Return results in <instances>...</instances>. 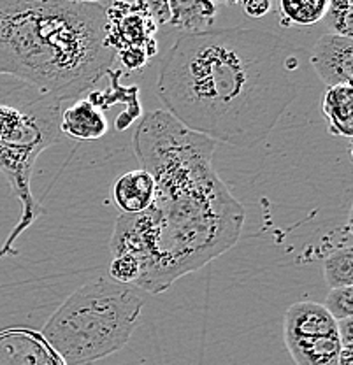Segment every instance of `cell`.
Wrapping results in <instances>:
<instances>
[{
    "label": "cell",
    "mask_w": 353,
    "mask_h": 365,
    "mask_svg": "<svg viewBox=\"0 0 353 365\" xmlns=\"http://www.w3.org/2000/svg\"><path fill=\"white\" fill-rule=\"evenodd\" d=\"M299 49L259 29H211L178 37L167 51L157 95L181 125L215 143L253 148L297 98L290 74Z\"/></svg>",
    "instance_id": "obj_1"
},
{
    "label": "cell",
    "mask_w": 353,
    "mask_h": 365,
    "mask_svg": "<svg viewBox=\"0 0 353 365\" xmlns=\"http://www.w3.org/2000/svg\"><path fill=\"white\" fill-rule=\"evenodd\" d=\"M132 146L155 182L153 202L146 209L151 255L134 287L158 295L232 248L246 211L213 167L215 140L167 111L144 114Z\"/></svg>",
    "instance_id": "obj_2"
},
{
    "label": "cell",
    "mask_w": 353,
    "mask_h": 365,
    "mask_svg": "<svg viewBox=\"0 0 353 365\" xmlns=\"http://www.w3.org/2000/svg\"><path fill=\"white\" fill-rule=\"evenodd\" d=\"M106 4L0 0V76L66 102L93 88L115 62Z\"/></svg>",
    "instance_id": "obj_3"
},
{
    "label": "cell",
    "mask_w": 353,
    "mask_h": 365,
    "mask_svg": "<svg viewBox=\"0 0 353 365\" xmlns=\"http://www.w3.org/2000/svg\"><path fill=\"white\" fill-rule=\"evenodd\" d=\"M60 114L62 102L36 86L4 76L0 83V174L20 200L21 215L0 246V260L16 255V239L44 212L32 193V173L37 157L60 140Z\"/></svg>",
    "instance_id": "obj_4"
},
{
    "label": "cell",
    "mask_w": 353,
    "mask_h": 365,
    "mask_svg": "<svg viewBox=\"0 0 353 365\" xmlns=\"http://www.w3.org/2000/svg\"><path fill=\"white\" fill-rule=\"evenodd\" d=\"M143 307L141 290L98 277L60 304L41 336L66 365H92L131 341Z\"/></svg>",
    "instance_id": "obj_5"
},
{
    "label": "cell",
    "mask_w": 353,
    "mask_h": 365,
    "mask_svg": "<svg viewBox=\"0 0 353 365\" xmlns=\"http://www.w3.org/2000/svg\"><path fill=\"white\" fill-rule=\"evenodd\" d=\"M157 21L141 4L111 0L106 6V44L128 71H141L157 55Z\"/></svg>",
    "instance_id": "obj_6"
},
{
    "label": "cell",
    "mask_w": 353,
    "mask_h": 365,
    "mask_svg": "<svg viewBox=\"0 0 353 365\" xmlns=\"http://www.w3.org/2000/svg\"><path fill=\"white\" fill-rule=\"evenodd\" d=\"M309 62L324 85H352L353 41L352 37L325 34L314 44Z\"/></svg>",
    "instance_id": "obj_7"
},
{
    "label": "cell",
    "mask_w": 353,
    "mask_h": 365,
    "mask_svg": "<svg viewBox=\"0 0 353 365\" xmlns=\"http://www.w3.org/2000/svg\"><path fill=\"white\" fill-rule=\"evenodd\" d=\"M0 365H66L39 332L9 329L0 332Z\"/></svg>",
    "instance_id": "obj_8"
},
{
    "label": "cell",
    "mask_w": 353,
    "mask_h": 365,
    "mask_svg": "<svg viewBox=\"0 0 353 365\" xmlns=\"http://www.w3.org/2000/svg\"><path fill=\"white\" fill-rule=\"evenodd\" d=\"M285 339L329 336L337 332V322L329 314L324 304L301 300L292 304L285 313Z\"/></svg>",
    "instance_id": "obj_9"
},
{
    "label": "cell",
    "mask_w": 353,
    "mask_h": 365,
    "mask_svg": "<svg viewBox=\"0 0 353 365\" xmlns=\"http://www.w3.org/2000/svg\"><path fill=\"white\" fill-rule=\"evenodd\" d=\"M109 130L106 113L88 98H78L60 114V132L78 140H98Z\"/></svg>",
    "instance_id": "obj_10"
},
{
    "label": "cell",
    "mask_w": 353,
    "mask_h": 365,
    "mask_svg": "<svg viewBox=\"0 0 353 365\" xmlns=\"http://www.w3.org/2000/svg\"><path fill=\"white\" fill-rule=\"evenodd\" d=\"M111 197L121 212L135 215L146 211L155 197L153 178L143 169L125 173L113 182Z\"/></svg>",
    "instance_id": "obj_11"
},
{
    "label": "cell",
    "mask_w": 353,
    "mask_h": 365,
    "mask_svg": "<svg viewBox=\"0 0 353 365\" xmlns=\"http://www.w3.org/2000/svg\"><path fill=\"white\" fill-rule=\"evenodd\" d=\"M167 6H169L167 25L187 34L211 30L218 13L215 0H167Z\"/></svg>",
    "instance_id": "obj_12"
},
{
    "label": "cell",
    "mask_w": 353,
    "mask_h": 365,
    "mask_svg": "<svg viewBox=\"0 0 353 365\" xmlns=\"http://www.w3.org/2000/svg\"><path fill=\"white\" fill-rule=\"evenodd\" d=\"M322 116L327 120L332 135L353 137V90L352 85L329 86L322 95Z\"/></svg>",
    "instance_id": "obj_13"
},
{
    "label": "cell",
    "mask_w": 353,
    "mask_h": 365,
    "mask_svg": "<svg viewBox=\"0 0 353 365\" xmlns=\"http://www.w3.org/2000/svg\"><path fill=\"white\" fill-rule=\"evenodd\" d=\"M295 365H339V337L336 334L285 339Z\"/></svg>",
    "instance_id": "obj_14"
},
{
    "label": "cell",
    "mask_w": 353,
    "mask_h": 365,
    "mask_svg": "<svg viewBox=\"0 0 353 365\" xmlns=\"http://www.w3.org/2000/svg\"><path fill=\"white\" fill-rule=\"evenodd\" d=\"M330 0H278V14L283 26H311L324 21Z\"/></svg>",
    "instance_id": "obj_15"
},
{
    "label": "cell",
    "mask_w": 353,
    "mask_h": 365,
    "mask_svg": "<svg viewBox=\"0 0 353 365\" xmlns=\"http://www.w3.org/2000/svg\"><path fill=\"white\" fill-rule=\"evenodd\" d=\"M324 277L329 288L352 287L353 283V250L352 242L327 251L324 258Z\"/></svg>",
    "instance_id": "obj_16"
},
{
    "label": "cell",
    "mask_w": 353,
    "mask_h": 365,
    "mask_svg": "<svg viewBox=\"0 0 353 365\" xmlns=\"http://www.w3.org/2000/svg\"><path fill=\"white\" fill-rule=\"evenodd\" d=\"M330 34L352 37L353 34V0H330L327 14L324 18Z\"/></svg>",
    "instance_id": "obj_17"
},
{
    "label": "cell",
    "mask_w": 353,
    "mask_h": 365,
    "mask_svg": "<svg viewBox=\"0 0 353 365\" xmlns=\"http://www.w3.org/2000/svg\"><path fill=\"white\" fill-rule=\"evenodd\" d=\"M353 290L352 287H341V288H330V292L325 297L324 307L329 311V314L336 322L344 318L353 317Z\"/></svg>",
    "instance_id": "obj_18"
},
{
    "label": "cell",
    "mask_w": 353,
    "mask_h": 365,
    "mask_svg": "<svg viewBox=\"0 0 353 365\" xmlns=\"http://www.w3.org/2000/svg\"><path fill=\"white\" fill-rule=\"evenodd\" d=\"M109 276L116 283L134 287L141 276V267H139V262L131 255H116L109 265Z\"/></svg>",
    "instance_id": "obj_19"
},
{
    "label": "cell",
    "mask_w": 353,
    "mask_h": 365,
    "mask_svg": "<svg viewBox=\"0 0 353 365\" xmlns=\"http://www.w3.org/2000/svg\"><path fill=\"white\" fill-rule=\"evenodd\" d=\"M339 337V365H353V318L337 322Z\"/></svg>",
    "instance_id": "obj_20"
},
{
    "label": "cell",
    "mask_w": 353,
    "mask_h": 365,
    "mask_svg": "<svg viewBox=\"0 0 353 365\" xmlns=\"http://www.w3.org/2000/svg\"><path fill=\"white\" fill-rule=\"evenodd\" d=\"M128 4H141L148 9V13L151 14L157 25H167L169 23V6H167V0H125Z\"/></svg>",
    "instance_id": "obj_21"
},
{
    "label": "cell",
    "mask_w": 353,
    "mask_h": 365,
    "mask_svg": "<svg viewBox=\"0 0 353 365\" xmlns=\"http://www.w3.org/2000/svg\"><path fill=\"white\" fill-rule=\"evenodd\" d=\"M241 7L246 16L250 18H264L269 14L272 7V0H241Z\"/></svg>",
    "instance_id": "obj_22"
},
{
    "label": "cell",
    "mask_w": 353,
    "mask_h": 365,
    "mask_svg": "<svg viewBox=\"0 0 353 365\" xmlns=\"http://www.w3.org/2000/svg\"><path fill=\"white\" fill-rule=\"evenodd\" d=\"M216 2V6H237L239 2H241V0H215Z\"/></svg>",
    "instance_id": "obj_23"
},
{
    "label": "cell",
    "mask_w": 353,
    "mask_h": 365,
    "mask_svg": "<svg viewBox=\"0 0 353 365\" xmlns=\"http://www.w3.org/2000/svg\"><path fill=\"white\" fill-rule=\"evenodd\" d=\"M69 2H88V0H69Z\"/></svg>",
    "instance_id": "obj_24"
},
{
    "label": "cell",
    "mask_w": 353,
    "mask_h": 365,
    "mask_svg": "<svg viewBox=\"0 0 353 365\" xmlns=\"http://www.w3.org/2000/svg\"><path fill=\"white\" fill-rule=\"evenodd\" d=\"M88 2H95V4H98V2H101V0H88Z\"/></svg>",
    "instance_id": "obj_25"
},
{
    "label": "cell",
    "mask_w": 353,
    "mask_h": 365,
    "mask_svg": "<svg viewBox=\"0 0 353 365\" xmlns=\"http://www.w3.org/2000/svg\"><path fill=\"white\" fill-rule=\"evenodd\" d=\"M0 81H2V76H0Z\"/></svg>",
    "instance_id": "obj_26"
}]
</instances>
